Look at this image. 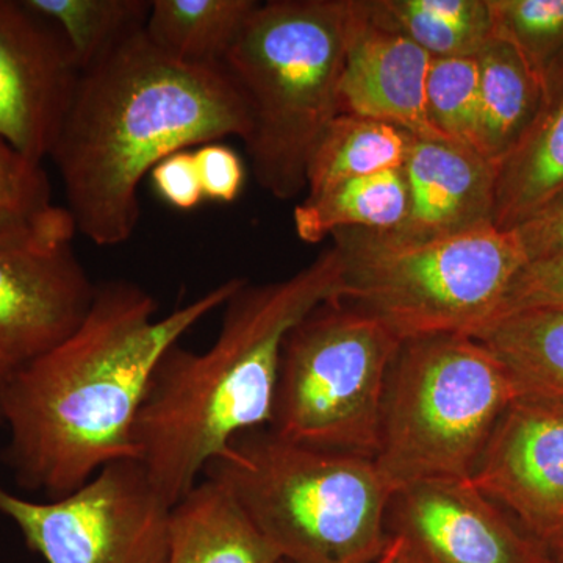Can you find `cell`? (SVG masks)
Listing matches in <instances>:
<instances>
[{"mask_svg":"<svg viewBox=\"0 0 563 563\" xmlns=\"http://www.w3.org/2000/svg\"><path fill=\"white\" fill-rule=\"evenodd\" d=\"M244 282H222L163 318L139 284H96L76 331L0 387L3 461L20 487L62 498L110 463L139 459L136 421L163 355Z\"/></svg>","mask_w":563,"mask_h":563,"instance_id":"1","label":"cell"},{"mask_svg":"<svg viewBox=\"0 0 563 563\" xmlns=\"http://www.w3.org/2000/svg\"><path fill=\"white\" fill-rule=\"evenodd\" d=\"M247 132L246 103L222 66L173 60L143 29L81 73L49 158L77 233L120 246L139 228L141 181L163 158Z\"/></svg>","mask_w":563,"mask_h":563,"instance_id":"2","label":"cell"},{"mask_svg":"<svg viewBox=\"0 0 563 563\" xmlns=\"http://www.w3.org/2000/svg\"><path fill=\"white\" fill-rule=\"evenodd\" d=\"M343 295L332 244L290 277L244 282L224 303L217 340L202 352L176 344L163 355L136 421L139 461L169 506L244 432L272 424L288 333Z\"/></svg>","mask_w":563,"mask_h":563,"instance_id":"3","label":"cell"},{"mask_svg":"<svg viewBox=\"0 0 563 563\" xmlns=\"http://www.w3.org/2000/svg\"><path fill=\"white\" fill-rule=\"evenodd\" d=\"M361 9L362 0L258 2L222 60L246 103L252 174L274 199L307 191L313 152L342 114L340 81Z\"/></svg>","mask_w":563,"mask_h":563,"instance_id":"4","label":"cell"},{"mask_svg":"<svg viewBox=\"0 0 563 563\" xmlns=\"http://www.w3.org/2000/svg\"><path fill=\"white\" fill-rule=\"evenodd\" d=\"M203 477L228 487L288 563H373L388 543L391 492L373 459L282 439L236 437Z\"/></svg>","mask_w":563,"mask_h":563,"instance_id":"5","label":"cell"},{"mask_svg":"<svg viewBox=\"0 0 563 563\" xmlns=\"http://www.w3.org/2000/svg\"><path fill=\"white\" fill-rule=\"evenodd\" d=\"M332 239L343 262L336 301L383 322L402 343L473 335L499 313L528 263L514 229L493 222L432 239L373 231Z\"/></svg>","mask_w":563,"mask_h":563,"instance_id":"6","label":"cell"},{"mask_svg":"<svg viewBox=\"0 0 563 563\" xmlns=\"http://www.w3.org/2000/svg\"><path fill=\"white\" fill-rule=\"evenodd\" d=\"M518 396L503 362L473 336L404 342L388 377L377 472L391 493L421 481L472 479Z\"/></svg>","mask_w":563,"mask_h":563,"instance_id":"7","label":"cell"},{"mask_svg":"<svg viewBox=\"0 0 563 563\" xmlns=\"http://www.w3.org/2000/svg\"><path fill=\"white\" fill-rule=\"evenodd\" d=\"M402 342L368 314L329 301L285 340L269 429L290 442L374 459Z\"/></svg>","mask_w":563,"mask_h":563,"instance_id":"8","label":"cell"},{"mask_svg":"<svg viewBox=\"0 0 563 563\" xmlns=\"http://www.w3.org/2000/svg\"><path fill=\"white\" fill-rule=\"evenodd\" d=\"M169 510L139 459L110 463L47 503L0 485V515L47 563H166Z\"/></svg>","mask_w":563,"mask_h":563,"instance_id":"9","label":"cell"},{"mask_svg":"<svg viewBox=\"0 0 563 563\" xmlns=\"http://www.w3.org/2000/svg\"><path fill=\"white\" fill-rule=\"evenodd\" d=\"M66 207L0 232V387L63 342L90 310L96 284L73 246Z\"/></svg>","mask_w":563,"mask_h":563,"instance_id":"10","label":"cell"},{"mask_svg":"<svg viewBox=\"0 0 563 563\" xmlns=\"http://www.w3.org/2000/svg\"><path fill=\"white\" fill-rule=\"evenodd\" d=\"M388 537L407 563H563L472 479H429L391 493Z\"/></svg>","mask_w":563,"mask_h":563,"instance_id":"11","label":"cell"},{"mask_svg":"<svg viewBox=\"0 0 563 563\" xmlns=\"http://www.w3.org/2000/svg\"><path fill=\"white\" fill-rule=\"evenodd\" d=\"M472 483L563 561V401L518 396Z\"/></svg>","mask_w":563,"mask_h":563,"instance_id":"12","label":"cell"},{"mask_svg":"<svg viewBox=\"0 0 563 563\" xmlns=\"http://www.w3.org/2000/svg\"><path fill=\"white\" fill-rule=\"evenodd\" d=\"M81 69L60 31L24 0H0V139L49 158Z\"/></svg>","mask_w":563,"mask_h":563,"instance_id":"13","label":"cell"},{"mask_svg":"<svg viewBox=\"0 0 563 563\" xmlns=\"http://www.w3.org/2000/svg\"><path fill=\"white\" fill-rule=\"evenodd\" d=\"M432 60L380 21L372 0H362L340 81L342 113L387 122L418 139L444 140L433 128L426 98Z\"/></svg>","mask_w":563,"mask_h":563,"instance_id":"14","label":"cell"},{"mask_svg":"<svg viewBox=\"0 0 563 563\" xmlns=\"http://www.w3.org/2000/svg\"><path fill=\"white\" fill-rule=\"evenodd\" d=\"M401 169L406 218L387 232L404 239H432L493 222L498 166L476 151L451 141L412 136Z\"/></svg>","mask_w":563,"mask_h":563,"instance_id":"15","label":"cell"},{"mask_svg":"<svg viewBox=\"0 0 563 563\" xmlns=\"http://www.w3.org/2000/svg\"><path fill=\"white\" fill-rule=\"evenodd\" d=\"M224 485L203 477L172 506L166 563H282Z\"/></svg>","mask_w":563,"mask_h":563,"instance_id":"16","label":"cell"},{"mask_svg":"<svg viewBox=\"0 0 563 563\" xmlns=\"http://www.w3.org/2000/svg\"><path fill=\"white\" fill-rule=\"evenodd\" d=\"M563 191V65L547 80L539 117L498 165L493 222L517 228Z\"/></svg>","mask_w":563,"mask_h":563,"instance_id":"17","label":"cell"},{"mask_svg":"<svg viewBox=\"0 0 563 563\" xmlns=\"http://www.w3.org/2000/svg\"><path fill=\"white\" fill-rule=\"evenodd\" d=\"M479 62L477 151L496 166L520 144L542 110L547 84L512 44L493 38Z\"/></svg>","mask_w":563,"mask_h":563,"instance_id":"18","label":"cell"},{"mask_svg":"<svg viewBox=\"0 0 563 563\" xmlns=\"http://www.w3.org/2000/svg\"><path fill=\"white\" fill-rule=\"evenodd\" d=\"M470 336L503 362L520 396L563 401V307L499 314Z\"/></svg>","mask_w":563,"mask_h":563,"instance_id":"19","label":"cell"},{"mask_svg":"<svg viewBox=\"0 0 563 563\" xmlns=\"http://www.w3.org/2000/svg\"><path fill=\"white\" fill-rule=\"evenodd\" d=\"M406 211V179L402 169H395L344 180L303 198L292 211V224L299 240L314 244L344 231H393Z\"/></svg>","mask_w":563,"mask_h":563,"instance_id":"20","label":"cell"},{"mask_svg":"<svg viewBox=\"0 0 563 563\" xmlns=\"http://www.w3.org/2000/svg\"><path fill=\"white\" fill-rule=\"evenodd\" d=\"M257 0H151L144 33L173 60L222 66Z\"/></svg>","mask_w":563,"mask_h":563,"instance_id":"21","label":"cell"},{"mask_svg":"<svg viewBox=\"0 0 563 563\" xmlns=\"http://www.w3.org/2000/svg\"><path fill=\"white\" fill-rule=\"evenodd\" d=\"M412 135L357 114L342 113L324 132L307 172V196L321 195L355 177L401 169Z\"/></svg>","mask_w":563,"mask_h":563,"instance_id":"22","label":"cell"},{"mask_svg":"<svg viewBox=\"0 0 563 563\" xmlns=\"http://www.w3.org/2000/svg\"><path fill=\"white\" fill-rule=\"evenodd\" d=\"M372 7L432 58L477 57L495 38L490 0H372Z\"/></svg>","mask_w":563,"mask_h":563,"instance_id":"23","label":"cell"},{"mask_svg":"<svg viewBox=\"0 0 563 563\" xmlns=\"http://www.w3.org/2000/svg\"><path fill=\"white\" fill-rule=\"evenodd\" d=\"M60 31L84 73L143 31L151 0H24Z\"/></svg>","mask_w":563,"mask_h":563,"instance_id":"24","label":"cell"},{"mask_svg":"<svg viewBox=\"0 0 563 563\" xmlns=\"http://www.w3.org/2000/svg\"><path fill=\"white\" fill-rule=\"evenodd\" d=\"M495 38L512 44L547 84L563 65V0H490Z\"/></svg>","mask_w":563,"mask_h":563,"instance_id":"25","label":"cell"},{"mask_svg":"<svg viewBox=\"0 0 563 563\" xmlns=\"http://www.w3.org/2000/svg\"><path fill=\"white\" fill-rule=\"evenodd\" d=\"M426 98L429 118L443 139L470 147L479 154L477 57L433 58Z\"/></svg>","mask_w":563,"mask_h":563,"instance_id":"26","label":"cell"},{"mask_svg":"<svg viewBox=\"0 0 563 563\" xmlns=\"http://www.w3.org/2000/svg\"><path fill=\"white\" fill-rule=\"evenodd\" d=\"M55 207L43 163L24 157L0 139V232L33 224Z\"/></svg>","mask_w":563,"mask_h":563,"instance_id":"27","label":"cell"},{"mask_svg":"<svg viewBox=\"0 0 563 563\" xmlns=\"http://www.w3.org/2000/svg\"><path fill=\"white\" fill-rule=\"evenodd\" d=\"M536 307H563V255L526 263L496 317Z\"/></svg>","mask_w":563,"mask_h":563,"instance_id":"28","label":"cell"},{"mask_svg":"<svg viewBox=\"0 0 563 563\" xmlns=\"http://www.w3.org/2000/svg\"><path fill=\"white\" fill-rule=\"evenodd\" d=\"M203 198L232 203L242 195L246 169L242 157L231 146L220 143L203 144L195 152Z\"/></svg>","mask_w":563,"mask_h":563,"instance_id":"29","label":"cell"},{"mask_svg":"<svg viewBox=\"0 0 563 563\" xmlns=\"http://www.w3.org/2000/svg\"><path fill=\"white\" fill-rule=\"evenodd\" d=\"M158 196L173 209L188 211L203 201L195 152L179 151L163 158L151 172Z\"/></svg>","mask_w":563,"mask_h":563,"instance_id":"30","label":"cell"},{"mask_svg":"<svg viewBox=\"0 0 563 563\" xmlns=\"http://www.w3.org/2000/svg\"><path fill=\"white\" fill-rule=\"evenodd\" d=\"M528 262L563 255V191L514 228Z\"/></svg>","mask_w":563,"mask_h":563,"instance_id":"31","label":"cell"},{"mask_svg":"<svg viewBox=\"0 0 563 563\" xmlns=\"http://www.w3.org/2000/svg\"><path fill=\"white\" fill-rule=\"evenodd\" d=\"M373 563H407L406 555H404L401 543L398 540L388 537L387 547L379 555L376 562Z\"/></svg>","mask_w":563,"mask_h":563,"instance_id":"32","label":"cell"},{"mask_svg":"<svg viewBox=\"0 0 563 563\" xmlns=\"http://www.w3.org/2000/svg\"><path fill=\"white\" fill-rule=\"evenodd\" d=\"M282 563H288V562H282Z\"/></svg>","mask_w":563,"mask_h":563,"instance_id":"33","label":"cell"}]
</instances>
